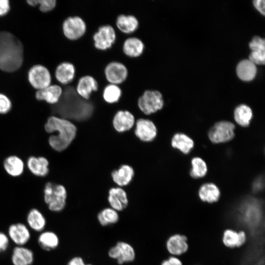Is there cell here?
I'll list each match as a JSON object with an SVG mask.
<instances>
[{
	"instance_id": "1",
	"label": "cell",
	"mask_w": 265,
	"mask_h": 265,
	"mask_svg": "<svg viewBox=\"0 0 265 265\" xmlns=\"http://www.w3.org/2000/svg\"><path fill=\"white\" fill-rule=\"evenodd\" d=\"M89 102L79 96L74 87L68 86L63 90L58 102L53 105L52 111L57 116L69 120H84L93 113V106Z\"/></svg>"
},
{
	"instance_id": "2",
	"label": "cell",
	"mask_w": 265,
	"mask_h": 265,
	"mask_svg": "<svg viewBox=\"0 0 265 265\" xmlns=\"http://www.w3.org/2000/svg\"><path fill=\"white\" fill-rule=\"evenodd\" d=\"M50 147L58 153L66 150L76 137L77 128L72 121L55 115L49 116L44 125Z\"/></svg>"
},
{
	"instance_id": "3",
	"label": "cell",
	"mask_w": 265,
	"mask_h": 265,
	"mask_svg": "<svg viewBox=\"0 0 265 265\" xmlns=\"http://www.w3.org/2000/svg\"><path fill=\"white\" fill-rule=\"evenodd\" d=\"M24 60V47L12 33L0 31V70L12 73L17 71Z\"/></svg>"
},
{
	"instance_id": "4",
	"label": "cell",
	"mask_w": 265,
	"mask_h": 265,
	"mask_svg": "<svg viewBox=\"0 0 265 265\" xmlns=\"http://www.w3.org/2000/svg\"><path fill=\"white\" fill-rule=\"evenodd\" d=\"M43 193L44 201L51 211L60 212L64 209L68 194L64 185L48 182L44 185Z\"/></svg>"
},
{
	"instance_id": "5",
	"label": "cell",
	"mask_w": 265,
	"mask_h": 265,
	"mask_svg": "<svg viewBox=\"0 0 265 265\" xmlns=\"http://www.w3.org/2000/svg\"><path fill=\"white\" fill-rule=\"evenodd\" d=\"M163 99L161 93L158 90H146L139 97L137 106L142 114L149 115L163 107Z\"/></svg>"
},
{
	"instance_id": "6",
	"label": "cell",
	"mask_w": 265,
	"mask_h": 265,
	"mask_svg": "<svg viewBox=\"0 0 265 265\" xmlns=\"http://www.w3.org/2000/svg\"><path fill=\"white\" fill-rule=\"evenodd\" d=\"M86 24L80 16L68 17L62 23V31L69 40L74 41L81 38L86 31Z\"/></svg>"
},
{
	"instance_id": "7",
	"label": "cell",
	"mask_w": 265,
	"mask_h": 265,
	"mask_svg": "<svg viewBox=\"0 0 265 265\" xmlns=\"http://www.w3.org/2000/svg\"><path fill=\"white\" fill-rule=\"evenodd\" d=\"M235 129V125L231 122L222 121L217 122L209 132V139L214 143L229 141L234 137Z\"/></svg>"
},
{
	"instance_id": "8",
	"label": "cell",
	"mask_w": 265,
	"mask_h": 265,
	"mask_svg": "<svg viewBox=\"0 0 265 265\" xmlns=\"http://www.w3.org/2000/svg\"><path fill=\"white\" fill-rule=\"evenodd\" d=\"M116 34L113 27L109 25L100 26L93 36L95 48L105 51L111 48L115 43Z\"/></svg>"
},
{
	"instance_id": "9",
	"label": "cell",
	"mask_w": 265,
	"mask_h": 265,
	"mask_svg": "<svg viewBox=\"0 0 265 265\" xmlns=\"http://www.w3.org/2000/svg\"><path fill=\"white\" fill-rule=\"evenodd\" d=\"M27 78L30 85L37 90L50 85L52 80L49 70L40 64L35 65L30 68Z\"/></svg>"
},
{
	"instance_id": "10",
	"label": "cell",
	"mask_w": 265,
	"mask_h": 265,
	"mask_svg": "<svg viewBox=\"0 0 265 265\" xmlns=\"http://www.w3.org/2000/svg\"><path fill=\"white\" fill-rule=\"evenodd\" d=\"M134 126V134L142 142H151L157 135V128L155 124L149 119L138 118L135 121Z\"/></svg>"
},
{
	"instance_id": "11",
	"label": "cell",
	"mask_w": 265,
	"mask_h": 265,
	"mask_svg": "<svg viewBox=\"0 0 265 265\" xmlns=\"http://www.w3.org/2000/svg\"><path fill=\"white\" fill-rule=\"evenodd\" d=\"M104 73L105 78L109 83L118 85L127 80L129 74L126 66L116 61L109 62L105 67Z\"/></svg>"
},
{
	"instance_id": "12",
	"label": "cell",
	"mask_w": 265,
	"mask_h": 265,
	"mask_svg": "<svg viewBox=\"0 0 265 265\" xmlns=\"http://www.w3.org/2000/svg\"><path fill=\"white\" fill-rule=\"evenodd\" d=\"M108 254L110 258L116 260L119 265L132 262L135 258V252L133 247L125 241L118 242L115 245L110 248Z\"/></svg>"
},
{
	"instance_id": "13",
	"label": "cell",
	"mask_w": 265,
	"mask_h": 265,
	"mask_svg": "<svg viewBox=\"0 0 265 265\" xmlns=\"http://www.w3.org/2000/svg\"><path fill=\"white\" fill-rule=\"evenodd\" d=\"M135 118L129 110L120 109L114 114L112 125L118 133H124L131 130L134 126Z\"/></svg>"
},
{
	"instance_id": "14",
	"label": "cell",
	"mask_w": 265,
	"mask_h": 265,
	"mask_svg": "<svg viewBox=\"0 0 265 265\" xmlns=\"http://www.w3.org/2000/svg\"><path fill=\"white\" fill-rule=\"evenodd\" d=\"M107 202L112 209L118 212L122 211L129 204L128 193L123 187H112L108 190Z\"/></svg>"
},
{
	"instance_id": "15",
	"label": "cell",
	"mask_w": 265,
	"mask_h": 265,
	"mask_svg": "<svg viewBox=\"0 0 265 265\" xmlns=\"http://www.w3.org/2000/svg\"><path fill=\"white\" fill-rule=\"evenodd\" d=\"M26 163L30 173L36 177H44L50 172V162L45 157L31 156L27 158Z\"/></svg>"
},
{
	"instance_id": "16",
	"label": "cell",
	"mask_w": 265,
	"mask_h": 265,
	"mask_svg": "<svg viewBox=\"0 0 265 265\" xmlns=\"http://www.w3.org/2000/svg\"><path fill=\"white\" fill-rule=\"evenodd\" d=\"M98 87L97 80L92 76L86 75L79 79L75 89L81 98L89 100L92 93L96 92Z\"/></svg>"
},
{
	"instance_id": "17",
	"label": "cell",
	"mask_w": 265,
	"mask_h": 265,
	"mask_svg": "<svg viewBox=\"0 0 265 265\" xmlns=\"http://www.w3.org/2000/svg\"><path fill=\"white\" fill-rule=\"evenodd\" d=\"M113 183L117 186L124 187L128 186L134 176L133 168L129 164H123L110 173Z\"/></svg>"
},
{
	"instance_id": "18",
	"label": "cell",
	"mask_w": 265,
	"mask_h": 265,
	"mask_svg": "<svg viewBox=\"0 0 265 265\" xmlns=\"http://www.w3.org/2000/svg\"><path fill=\"white\" fill-rule=\"evenodd\" d=\"M9 238L17 246H23L29 240L30 233L27 227L22 223L11 224L8 229Z\"/></svg>"
},
{
	"instance_id": "19",
	"label": "cell",
	"mask_w": 265,
	"mask_h": 265,
	"mask_svg": "<svg viewBox=\"0 0 265 265\" xmlns=\"http://www.w3.org/2000/svg\"><path fill=\"white\" fill-rule=\"evenodd\" d=\"M247 200L241 206V212L243 213L244 219L246 220V223H249L251 225H256L260 220V204L255 199H250Z\"/></svg>"
},
{
	"instance_id": "20",
	"label": "cell",
	"mask_w": 265,
	"mask_h": 265,
	"mask_svg": "<svg viewBox=\"0 0 265 265\" xmlns=\"http://www.w3.org/2000/svg\"><path fill=\"white\" fill-rule=\"evenodd\" d=\"M63 90L58 85H50L43 89L37 90L35 98L38 101H44L54 105L57 104L62 95Z\"/></svg>"
},
{
	"instance_id": "21",
	"label": "cell",
	"mask_w": 265,
	"mask_h": 265,
	"mask_svg": "<svg viewBox=\"0 0 265 265\" xmlns=\"http://www.w3.org/2000/svg\"><path fill=\"white\" fill-rule=\"evenodd\" d=\"M3 168L10 177H18L23 174L25 163L22 158L15 155H11L4 159Z\"/></svg>"
},
{
	"instance_id": "22",
	"label": "cell",
	"mask_w": 265,
	"mask_h": 265,
	"mask_svg": "<svg viewBox=\"0 0 265 265\" xmlns=\"http://www.w3.org/2000/svg\"><path fill=\"white\" fill-rule=\"evenodd\" d=\"M34 254L30 249L23 246H17L12 251L11 262L13 265H31Z\"/></svg>"
},
{
	"instance_id": "23",
	"label": "cell",
	"mask_w": 265,
	"mask_h": 265,
	"mask_svg": "<svg viewBox=\"0 0 265 265\" xmlns=\"http://www.w3.org/2000/svg\"><path fill=\"white\" fill-rule=\"evenodd\" d=\"M144 48V44L140 39L136 37H130L124 41L122 49L127 56L136 58L142 54Z\"/></svg>"
},
{
	"instance_id": "24",
	"label": "cell",
	"mask_w": 265,
	"mask_h": 265,
	"mask_svg": "<svg viewBox=\"0 0 265 265\" xmlns=\"http://www.w3.org/2000/svg\"><path fill=\"white\" fill-rule=\"evenodd\" d=\"M75 74L76 68L73 63L63 62L57 66L55 71V77L60 83L66 85L72 81Z\"/></svg>"
},
{
	"instance_id": "25",
	"label": "cell",
	"mask_w": 265,
	"mask_h": 265,
	"mask_svg": "<svg viewBox=\"0 0 265 265\" xmlns=\"http://www.w3.org/2000/svg\"><path fill=\"white\" fill-rule=\"evenodd\" d=\"M186 238L183 235L176 234L171 236L167 240L168 251L173 255H179L186 252L188 249Z\"/></svg>"
},
{
	"instance_id": "26",
	"label": "cell",
	"mask_w": 265,
	"mask_h": 265,
	"mask_svg": "<svg viewBox=\"0 0 265 265\" xmlns=\"http://www.w3.org/2000/svg\"><path fill=\"white\" fill-rule=\"evenodd\" d=\"M139 25L138 20L133 15L120 14L116 20L117 28L125 34L134 32L138 28Z\"/></svg>"
},
{
	"instance_id": "27",
	"label": "cell",
	"mask_w": 265,
	"mask_h": 265,
	"mask_svg": "<svg viewBox=\"0 0 265 265\" xmlns=\"http://www.w3.org/2000/svg\"><path fill=\"white\" fill-rule=\"evenodd\" d=\"M238 77L242 80H253L257 73L256 65L249 59H243L238 64L236 68Z\"/></svg>"
},
{
	"instance_id": "28",
	"label": "cell",
	"mask_w": 265,
	"mask_h": 265,
	"mask_svg": "<svg viewBox=\"0 0 265 265\" xmlns=\"http://www.w3.org/2000/svg\"><path fill=\"white\" fill-rule=\"evenodd\" d=\"M198 195L202 201L212 203L218 200L220 192L218 187L215 184L206 183L200 187Z\"/></svg>"
},
{
	"instance_id": "29",
	"label": "cell",
	"mask_w": 265,
	"mask_h": 265,
	"mask_svg": "<svg viewBox=\"0 0 265 265\" xmlns=\"http://www.w3.org/2000/svg\"><path fill=\"white\" fill-rule=\"evenodd\" d=\"M26 221L32 230L38 232H42L46 225L45 216L39 210L35 208H32L28 212Z\"/></svg>"
},
{
	"instance_id": "30",
	"label": "cell",
	"mask_w": 265,
	"mask_h": 265,
	"mask_svg": "<svg viewBox=\"0 0 265 265\" xmlns=\"http://www.w3.org/2000/svg\"><path fill=\"white\" fill-rule=\"evenodd\" d=\"M38 243L42 249L50 251L58 247L59 239L57 235L53 232L44 231L38 237Z\"/></svg>"
},
{
	"instance_id": "31",
	"label": "cell",
	"mask_w": 265,
	"mask_h": 265,
	"mask_svg": "<svg viewBox=\"0 0 265 265\" xmlns=\"http://www.w3.org/2000/svg\"><path fill=\"white\" fill-rule=\"evenodd\" d=\"M171 145L174 148L187 154L193 148L194 142L187 135L183 133H177L173 135L171 139Z\"/></svg>"
},
{
	"instance_id": "32",
	"label": "cell",
	"mask_w": 265,
	"mask_h": 265,
	"mask_svg": "<svg viewBox=\"0 0 265 265\" xmlns=\"http://www.w3.org/2000/svg\"><path fill=\"white\" fill-rule=\"evenodd\" d=\"M234 116L235 120L239 125L247 127L253 117V112L249 106L242 104L235 108Z\"/></svg>"
},
{
	"instance_id": "33",
	"label": "cell",
	"mask_w": 265,
	"mask_h": 265,
	"mask_svg": "<svg viewBox=\"0 0 265 265\" xmlns=\"http://www.w3.org/2000/svg\"><path fill=\"white\" fill-rule=\"evenodd\" d=\"M97 219L100 225L106 226L116 223L119 219V215L118 212L110 207H107L98 213Z\"/></svg>"
},
{
	"instance_id": "34",
	"label": "cell",
	"mask_w": 265,
	"mask_h": 265,
	"mask_svg": "<svg viewBox=\"0 0 265 265\" xmlns=\"http://www.w3.org/2000/svg\"><path fill=\"white\" fill-rule=\"evenodd\" d=\"M122 94V90L119 85L109 83L105 87L102 96L105 102L113 104L119 101Z\"/></svg>"
},
{
	"instance_id": "35",
	"label": "cell",
	"mask_w": 265,
	"mask_h": 265,
	"mask_svg": "<svg viewBox=\"0 0 265 265\" xmlns=\"http://www.w3.org/2000/svg\"><path fill=\"white\" fill-rule=\"evenodd\" d=\"M191 176L194 178H202L207 172V166L205 161L199 157H195L191 160Z\"/></svg>"
},
{
	"instance_id": "36",
	"label": "cell",
	"mask_w": 265,
	"mask_h": 265,
	"mask_svg": "<svg viewBox=\"0 0 265 265\" xmlns=\"http://www.w3.org/2000/svg\"><path fill=\"white\" fill-rule=\"evenodd\" d=\"M27 3L31 6L39 5V10L42 12H48L54 8L56 4L55 0H28Z\"/></svg>"
},
{
	"instance_id": "37",
	"label": "cell",
	"mask_w": 265,
	"mask_h": 265,
	"mask_svg": "<svg viewBox=\"0 0 265 265\" xmlns=\"http://www.w3.org/2000/svg\"><path fill=\"white\" fill-rule=\"evenodd\" d=\"M222 240L227 247H238V234L234 230L227 229L223 233Z\"/></svg>"
},
{
	"instance_id": "38",
	"label": "cell",
	"mask_w": 265,
	"mask_h": 265,
	"mask_svg": "<svg viewBox=\"0 0 265 265\" xmlns=\"http://www.w3.org/2000/svg\"><path fill=\"white\" fill-rule=\"evenodd\" d=\"M12 108L10 99L5 94L0 93V114H6Z\"/></svg>"
},
{
	"instance_id": "39",
	"label": "cell",
	"mask_w": 265,
	"mask_h": 265,
	"mask_svg": "<svg viewBox=\"0 0 265 265\" xmlns=\"http://www.w3.org/2000/svg\"><path fill=\"white\" fill-rule=\"evenodd\" d=\"M249 60L255 64H264L265 51H252L249 55Z\"/></svg>"
},
{
	"instance_id": "40",
	"label": "cell",
	"mask_w": 265,
	"mask_h": 265,
	"mask_svg": "<svg viewBox=\"0 0 265 265\" xmlns=\"http://www.w3.org/2000/svg\"><path fill=\"white\" fill-rule=\"evenodd\" d=\"M249 46L252 51H265V40L259 36H254Z\"/></svg>"
},
{
	"instance_id": "41",
	"label": "cell",
	"mask_w": 265,
	"mask_h": 265,
	"mask_svg": "<svg viewBox=\"0 0 265 265\" xmlns=\"http://www.w3.org/2000/svg\"><path fill=\"white\" fill-rule=\"evenodd\" d=\"M9 240L8 236L2 232H0V253L5 251L9 246Z\"/></svg>"
},
{
	"instance_id": "42",
	"label": "cell",
	"mask_w": 265,
	"mask_h": 265,
	"mask_svg": "<svg viewBox=\"0 0 265 265\" xmlns=\"http://www.w3.org/2000/svg\"><path fill=\"white\" fill-rule=\"evenodd\" d=\"M10 9V2L8 0H0V16L6 15Z\"/></svg>"
},
{
	"instance_id": "43",
	"label": "cell",
	"mask_w": 265,
	"mask_h": 265,
	"mask_svg": "<svg viewBox=\"0 0 265 265\" xmlns=\"http://www.w3.org/2000/svg\"><path fill=\"white\" fill-rule=\"evenodd\" d=\"M253 4L255 8L263 15H265V0H254Z\"/></svg>"
},
{
	"instance_id": "44",
	"label": "cell",
	"mask_w": 265,
	"mask_h": 265,
	"mask_svg": "<svg viewBox=\"0 0 265 265\" xmlns=\"http://www.w3.org/2000/svg\"><path fill=\"white\" fill-rule=\"evenodd\" d=\"M264 186V181L262 177L258 178L253 184V189L254 191L257 192L261 190Z\"/></svg>"
},
{
	"instance_id": "45",
	"label": "cell",
	"mask_w": 265,
	"mask_h": 265,
	"mask_svg": "<svg viewBox=\"0 0 265 265\" xmlns=\"http://www.w3.org/2000/svg\"><path fill=\"white\" fill-rule=\"evenodd\" d=\"M83 259L80 257H75L72 258L67 265H85Z\"/></svg>"
},
{
	"instance_id": "46",
	"label": "cell",
	"mask_w": 265,
	"mask_h": 265,
	"mask_svg": "<svg viewBox=\"0 0 265 265\" xmlns=\"http://www.w3.org/2000/svg\"><path fill=\"white\" fill-rule=\"evenodd\" d=\"M238 234V247L242 245L246 241V236L245 233L243 231H239Z\"/></svg>"
},
{
	"instance_id": "47",
	"label": "cell",
	"mask_w": 265,
	"mask_h": 265,
	"mask_svg": "<svg viewBox=\"0 0 265 265\" xmlns=\"http://www.w3.org/2000/svg\"><path fill=\"white\" fill-rule=\"evenodd\" d=\"M167 260L170 265H182L181 261L176 257H171Z\"/></svg>"
},
{
	"instance_id": "48",
	"label": "cell",
	"mask_w": 265,
	"mask_h": 265,
	"mask_svg": "<svg viewBox=\"0 0 265 265\" xmlns=\"http://www.w3.org/2000/svg\"><path fill=\"white\" fill-rule=\"evenodd\" d=\"M161 265H170L167 260H164L162 262Z\"/></svg>"
},
{
	"instance_id": "49",
	"label": "cell",
	"mask_w": 265,
	"mask_h": 265,
	"mask_svg": "<svg viewBox=\"0 0 265 265\" xmlns=\"http://www.w3.org/2000/svg\"><path fill=\"white\" fill-rule=\"evenodd\" d=\"M85 265H92L91 264H86Z\"/></svg>"
}]
</instances>
